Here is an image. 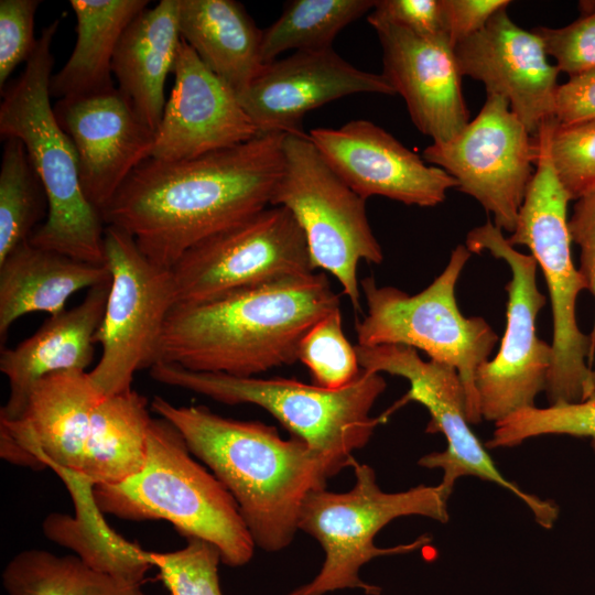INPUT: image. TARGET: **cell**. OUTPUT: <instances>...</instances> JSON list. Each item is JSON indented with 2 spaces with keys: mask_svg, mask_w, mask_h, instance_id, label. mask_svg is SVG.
<instances>
[{
  "mask_svg": "<svg viewBox=\"0 0 595 595\" xmlns=\"http://www.w3.org/2000/svg\"><path fill=\"white\" fill-rule=\"evenodd\" d=\"M284 133L182 161L149 158L102 213L152 262L171 269L202 240L270 206L283 165Z\"/></svg>",
  "mask_w": 595,
  "mask_h": 595,
  "instance_id": "6da1fadb",
  "label": "cell"
},
{
  "mask_svg": "<svg viewBox=\"0 0 595 595\" xmlns=\"http://www.w3.org/2000/svg\"><path fill=\"white\" fill-rule=\"evenodd\" d=\"M151 415L136 390L108 396L88 371H65L32 387L23 414L0 421V455L11 464L52 468L72 496L119 483L143 464Z\"/></svg>",
  "mask_w": 595,
  "mask_h": 595,
  "instance_id": "7a4b0ae2",
  "label": "cell"
},
{
  "mask_svg": "<svg viewBox=\"0 0 595 595\" xmlns=\"http://www.w3.org/2000/svg\"><path fill=\"white\" fill-rule=\"evenodd\" d=\"M340 307L325 273L283 278L198 303H177L165 322L159 361L256 377L292 365L306 332Z\"/></svg>",
  "mask_w": 595,
  "mask_h": 595,
  "instance_id": "3957f363",
  "label": "cell"
},
{
  "mask_svg": "<svg viewBox=\"0 0 595 595\" xmlns=\"http://www.w3.org/2000/svg\"><path fill=\"white\" fill-rule=\"evenodd\" d=\"M151 410L173 424L235 499L264 551L290 545L307 495L326 488L325 461L302 440H284L272 425L224 418L203 405L178 407L154 397Z\"/></svg>",
  "mask_w": 595,
  "mask_h": 595,
  "instance_id": "277c9868",
  "label": "cell"
},
{
  "mask_svg": "<svg viewBox=\"0 0 595 595\" xmlns=\"http://www.w3.org/2000/svg\"><path fill=\"white\" fill-rule=\"evenodd\" d=\"M60 23L57 18L42 30L23 72L2 91L0 134L24 144L46 193L47 216L29 241L79 261L106 266V225L84 195L75 148L50 99L52 43Z\"/></svg>",
  "mask_w": 595,
  "mask_h": 595,
  "instance_id": "5b68a950",
  "label": "cell"
},
{
  "mask_svg": "<svg viewBox=\"0 0 595 595\" xmlns=\"http://www.w3.org/2000/svg\"><path fill=\"white\" fill-rule=\"evenodd\" d=\"M93 499L102 515L166 520L186 539L216 547L228 566H242L253 555L256 544L235 499L163 418L151 419L142 466L119 483L95 486Z\"/></svg>",
  "mask_w": 595,
  "mask_h": 595,
  "instance_id": "8992f818",
  "label": "cell"
},
{
  "mask_svg": "<svg viewBox=\"0 0 595 595\" xmlns=\"http://www.w3.org/2000/svg\"><path fill=\"white\" fill-rule=\"evenodd\" d=\"M153 380L182 388L225 404L250 403L274 416L292 436L305 442L326 463L331 477L353 465L381 416L370 411L385 391L381 374L361 368L358 377L340 389H326L295 379L236 377L185 369L167 363L150 368Z\"/></svg>",
  "mask_w": 595,
  "mask_h": 595,
  "instance_id": "52a82bcc",
  "label": "cell"
},
{
  "mask_svg": "<svg viewBox=\"0 0 595 595\" xmlns=\"http://www.w3.org/2000/svg\"><path fill=\"white\" fill-rule=\"evenodd\" d=\"M355 484L348 491L314 490L305 498L299 530L322 547L325 559L317 575L286 595H325L345 588H358L378 595V586L364 582L360 569L375 558L416 551L431 542L428 536L391 548L374 543L377 533L392 520L422 516L447 522L451 494L441 483L418 485L408 490L386 493L377 484L376 473L356 459L351 465Z\"/></svg>",
  "mask_w": 595,
  "mask_h": 595,
  "instance_id": "ba28073f",
  "label": "cell"
},
{
  "mask_svg": "<svg viewBox=\"0 0 595 595\" xmlns=\"http://www.w3.org/2000/svg\"><path fill=\"white\" fill-rule=\"evenodd\" d=\"M550 123L536 136L538 156L510 245L526 246L544 275L552 310V365L547 396L550 404L578 402L595 392L591 338L576 321V300L585 281L571 253L567 204L549 154Z\"/></svg>",
  "mask_w": 595,
  "mask_h": 595,
  "instance_id": "9c48e42d",
  "label": "cell"
},
{
  "mask_svg": "<svg viewBox=\"0 0 595 595\" xmlns=\"http://www.w3.org/2000/svg\"><path fill=\"white\" fill-rule=\"evenodd\" d=\"M472 252L458 245L440 275L416 294L380 286L372 277L360 281L367 313L355 325L359 346L403 345L430 360L453 367L463 383L470 424L482 421L475 377L489 359L498 336L480 316L459 311L455 286Z\"/></svg>",
  "mask_w": 595,
  "mask_h": 595,
  "instance_id": "30bf717a",
  "label": "cell"
},
{
  "mask_svg": "<svg viewBox=\"0 0 595 595\" xmlns=\"http://www.w3.org/2000/svg\"><path fill=\"white\" fill-rule=\"evenodd\" d=\"M282 154L270 206L292 214L305 236L313 270L333 274L351 306L360 311L358 264L383 259L366 199L337 175L304 131L284 133Z\"/></svg>",
  "mask_w": 595,
  "mask_h": 595,
  "instance_id": "8fae6325",
  "label": "cell"
},
{
  "mask_svg": "<svg viewBox=\"0 0 595 595\" xmlns=\"http://www.w3.org/2000/svg\"><path fill=\"white\" fill-rule=\"evenodd\" d=\"M104 244L111 283L96 334L101 356L88 374L102 393L112 396L130 391L134 374L159 361L177 293L172 270L148 259L128 232L106 226Z\"/></svg>",
  "mask_w": 595,
  "mask_h": 595,
  "instance_id": "7c38bea8",
  "label": "cell"
},
{
  "mask_svg": "<svg viewBox=\"0 0 595 595\" xmlns=\"http://www.w3.org/2000/svg\"><path fill=\"white\" fill-rule=\"evenodd\" d=\"M356 349L363 369L402 377L410 385L408 392L381 414L385 421L398 408L415 401L424 405L431 416L426 431L444 435L445 450L422 456L418 462L420 466L441 469L443 476L440 483L450 493L456 480L465 476L494 483L521 499L542 528L551 529L554 526L560 512L559 506L553 500L522 490L507 479L470 430L465 390L453 367L423 360L418 350L403 345H356Z\"/></svg>",
  "mask_w": 595,
  "mask_h": 595,
  "instance_id": "4fadbf2b",
  "label": "cell"
},
{
  "mask_svg": "<svg viewBox=\"0 0 595 595\" xmlns=\"http://www.w3.org/2000/svg\"><path fill=\"white\" fill-rule=\"evenodd\" d=\"M465 246L470 252L488 251L504 260L511 274L505 286L507 323L501 345L475 377L482 420L495 424L522 409L536 407V398L547 390L552 347L537 333V317L547 299L538 288L536 259L515 249L495 224L487 221L473 228Z\"/></svg>",
  "mask_w": 595,
  "mask_h": 595,
  "instance_id": "5bb4252c",
  "label": "cell"
},
{
  "mask_svg": "<svg viewBox=\"0 0 595 595\" xmlns=\"http://www.w3.org/2000/svg\"><path fill=\"white\" fill-rule=\"evenodd\" d=\"M171 270L182 304L314 272L303 230L281 206H269L202 240Z\"/></svg>",
  "mask_w": 595,
  "mask_h": 595,
  "instance_id": "9a60e30c",
  "label": "cell"
},
{
  "mask_svg": "<svg viewBox=\"0 0 595 595\" xmlns=\"http://www.w3.org/2000/svg\"><path fill=\"white\" fill-rule=\"evenodd\" d=\"M538 142L506 98L487 94L477 117L452 140L433 142L422 158L448 173L479 202L494 224L512 234L534 173Z\"/></svg>",
  "mask_w": 595,
  "mask_h": 595,
  "instance_id": "2e32d148",
  "label": "cell"
},
{
  "mask_svg": "<svg viewBox=\"0 0 595 595\" xmlns=\"http://www.w3.org/2000/svg\"><path fill=\"white\" fill-rule=\"evenodd\" d=\"M309 137L337 175L360 197L385 196L405 205L441 204L457 182L392 134L366 119L314 128Z\"/></svg>",
  "mask_w": 595,
  "mask_h": 595,
  "instance_id": "e0dca14e",
  "label": "cell"
},
{
  "mask_svg": "<svg viewBox=\"0 0 595 595\" xmlns=\"http://www.w3.org/2000/svg\"><path fill=\"white\" fill-rule=\"evenodd\" d=\"M54 111L75 148L84 195L102 216L130 174L151 158L155 132L116 87L60 99Z\"/></svg>",
  "mask_w": 595,
  "mask_h": 595,
  "instance_id": "ac0fdd59",
  "label": "cell"
},
{
  "mask_svg": "<svg viewBox=\"0 0 595 595\" xmlns=\"http://www.w3.org/2000/svg\"><path fill=\"white\" fill-rule=\"evenodd\" d=\"M355 94L396 93L382 74L359 69L329 47L266 64L238 98L260 133H292L303 131L307 112Z\"/></svg>",
  "mask_w": 595,
  "mask_h": 595,
  "instance_id": "d6986e66",
  "label": "cell"
},
{
  "mask_svg": "<svg viewBox=\"0 0 595 595\" xmlns=\"http://www.w3.org/2000/svg\"><path fill=\"white\" fill-rule=\"evenodd\" d=\"M462 76L507 99L531 136L554 118L559 68L548 61L542 40L498 11L477 33L454 47Z\"/></svg>",
  "mask_w": 595,
  "mask_h": 595,
  "instance_id": "ffe728a7",
  "label": "cell"
},
{
  "mask_svg": "<svg viewBox=\"0 0 595 595\" xmlns=\"http://www.w3.org/2000/svg\"><path fill=\"white\" fill-rule=\"evenodd\" d=\"M173 74L174 87L155 132L151 158L190 160L260 134L237 93L183 39Z\"/></svg>",
  "mask_w": 595,
  "mask_h": 595,
  "instance_id": "44dd1931",
  "label": "cell"
},
{
  "mask_svg": "<svg viewBox=\"0 0 595 595\" xmlns=\"http://www.w3.org/2000/svg\"><path fill=\"white\" fill-rule=\"evenodd\" d=\"M382 51V75L405 101L412 122L433 142L455 138L469 122L454 48L410 31L368 20Z\"/></svg>",
  "mask_w": 595,
  "mask_h": 595,
  "instance_id": "7402d4cb",
  "label": "cell"
},
{
  "mask_svg": "<svg viewBox=\"0 0 595 595\" xmlns=\"http://www.w3.org/2000/svg\"><path fill=\"white\" fill-rule=\"evenodd\" d=\"M110 283L111 279L88 289L78 305L50 315L33 335L12 348H2L0 370L8 378L10 392L0 421L21 418L28 396L40 379L58 372L86 371L94 359Z\"/></svg>",
  "mask_w": 595,
  "mask_h": 595,
  "instance_id": "603a6c76",
  "label": "cell"
},
{
  "mask_svg": "<svg viewBox=\"0 0 595 595\" xmlns=\"http://www.w3.org/2000/svg\"><path fill=\"white\" fill-rule=\"evenodd\" d=\"M181 41L178 0H161L132 20L113 55L118 89L154 132L162 120L165 80L173 72Z\"/></svg>",
  "mask_w": 595,
  "mask_h": 595,
  "instance_id": "cb8c5ba5",
  "label": "cell"
},
{
  "mask_svg": "<svg viewBox=\"0 0 595 595\" xmlns=\"http://www.w3.org/2000/svg\"><path fill=\"white\" fill-rule=\"evenodd\" d=\"M106 266H96L68 256L20 244L0 262V337L21 316L65 311L69 298L83 289L109 281Z\"/></svg>",
  "mask_w": 595,
  "mask_h": 595,
  "instance_id": "d4e9b609",
  "label": "cell"
},
{
  "mask_svg": "<svg viewBox=\"0 0 595 595\" xmlns=\"http://www.w3.org/2000/svg\"><path fill=\"white\" fill-rule=\"evenodd\" d=\"M181 37L237 95L259 75L262 31L234 0H178Z\"/></svg>",
  "mask_w": 595,
  "mask_h": 595,
  "instance_id": "484cf974",
  "label": "cell"
},
{
  "mask_svg": "<svg viewBox=\"0 0 595 595\" xmlns=\"http://www.w3.org/2000/svg\"><path fill=\"white\" fill-rule=\"evenodd\" d=\"M76 17V43L67 62L52 76L51 96L72 99L115 88L112 60L132 20L147 0H71Z\"/></svg>",
  "mask_w": 595,
  "mask_h": 595,
  "instance_id": "4316f807",
  "label": "cell"
},
{
  "mask_svg": "<svg viewBox=\"0 0 595 595\" xmlns=\"http://www.w3.org/2000/svg\"><path fill=\"white\" fill-rule=\"evenodd\" d=\"M2 585L8 595H147L139 583L78 555L36 549L19 552L8 562Z\"/></svg>",
  "mask_w": 595,
  "mask_h": 595,
  "instance_id": "83f0119b",
  "label": "cell"
},
{
  "mask_svg": "<svg viewBox=\"0 0 595 595\" xmlns=\"http://www.w3.org/2000/svg\"><path fill=\"white\" fill-rule=\"evenodd\" d=\"M372 0H293L282 14L262 31L263 64L294 50L317 51L332 47L336 35L348 24L369 13Z\"/></svg>",
  "mask_w": 595,
  "mask_h": 595,
  "instance_id": "f1b7e54d",
  "label": "cell"
},
{
  "mask_svg": "<svg viewBox=\"0 0 595 595\" xmlns=\"http://www.w3.org/2000/svg\"><path fill=\"white\" fill-rule=\"evenodd\" d=\"M47 210L44 186L24 144L17 138L4 139L0 169V262L29 240Z\"/></svg>",
  "mask_w": 595,
  "mask_h": 595,
  "instance_id": "f546056e",
  "label": "cell"
},
{
  "mask_svg": "<svg viewBox=\"0 0 595 595\" xmlns=\"http://www.w3.org/2000/svg\"><path fill=\"white\" fill-rule=\"evenodd\" d=\"M542 435L585 437L595 453V392L578 402L522 409L495 423L487 448L513 447Z\"/></svg>",
  "mask_w": 595,
  "mask_h": 595,
  "instance_id": "4dcf8cb0",
  "label": "cell"
},
{
  "mask_svg": "<svg viewBox=\"0 0 595 595\" xmlns=\"http://www.w3.org/2000/svg\"><path fill=\"white\" fill-rule=\"evenodd\" d=\"M300 360L310 371L313 383L340 389L360 374L356 346L346 338L340 307L316 322L303 336L298 349Z\"/></svg>",
  "mask_w": 595,
  "mask_h": 595,
  "instance_id": "1f68e13d",
  "label": "cell"
},
{
  "mask_svg": "<svg viewBox=\"0 0 595 595\" xmlns=\"http://www.w3.org/2000/svg\"><path fill=\"white\" fill-rule=\"evenodd\" d=\"M549 154L571 201L595 191V119L564 125L553 118Z\"/></svg>",
  "mask_w": 595,
  "mask_h": 595,
  "instance_id": "d6a6232c",
  "label": "cell"
},
{
  "mask_svg": "<svg viewBox=\"0 0 595 595\" xmlns=\"http://www.w3.org/2000/svg\"><path fill=\"white\" fill-rule=\"evenodd\" d=\"M186 541L177 551L148 553L171 595H223L218 577L221 559L217 548L196 538Z\"/></svg>",
  "mask_w": 595,
  "mask_h": 595,
  "instance_id": "836d02e7",
  "label": "cell"
},
{
  "mask_svg": "<svg viewBox=\"0 0 595 595\" xmlns=\"http://www.w3.org/2000/svg\"><path fill=\"white\" fill-rule=\"evenodd\" d=\"M581 17L563 28H537L547 54L570 77L595 69V1L580 3Z\"/></svg>",
  "mask_w": 595,
  "mask_h": 595,
  "instance_id": "e575fe53",
  "label": "cell"
},
{
  "mask_svg": "<svg viewBox=\"0 0 595 595\" xmlns=\"http://www.w3.org/2000/svg\"><path fill=\"white\" fill-rule=\"evenodd\" d=\"M41 1H0V88L22 62H28L37 39L34 37V18Z\"/></svg>",
  "mask_w": 595,
  "mask_h": 595,
  "instance_id": "d590c367",
  "label": "cell"
},
{
  "mask_svg": "<svg viewBox=\"0 0 595 595\" xmlns=\"http://www.w3.org/2000/svg\"><path fill=\"white\" fill-rule=\"evenodd\" d=\"M367 20L389 22L422 39L451 45L442 0H379Z\"/></svg>",
  "mask_w": 595,
  "mask_h": 595,
  "instance_id": "8d00e7d4",
  "label": "cell"
},
{
  "mask_svg": "<svg viewBox=\"0 0 595 595\" xmlns=\"http://www.w3.org/2000/svg\"><path fill=\"white\" fill-rule=\"evenodd\" d=\"M572 242L580 248V268L586 290L595 298V191L575 202L572 217L569 219ZM592 351L595 355V320L588 335Z\"/></svg>",
  "mask_w": 595,
  "mask_h": 595,
  "instance_id": "74e56055",
  "label": "cell"
},
{
  "mask_svg": "<svg viewBox=\"0 0 595 595\" xmlns=\"http://www.w3.org/2000/svg\"><path fill=\"white\" fill-rule=\"evenodd\" d=\"M446 31L451 45L480 31L500 10L506 9L508 0H442Z\"/></svg>",
  "mask_w": 595,
  "mask_h": 595,
  "instance_id": "f35d334b",
  "label": "cell"
},
{
  "mask_svg": "<svg viewBox=\"0 0 595 595\" xmlns=\"http://www.w3.org/2000/svg\"><path fill=\"white\" fill-rule=\"evenodd\" d=\"M554 119L564 125L595 119V69L571 76L559 85Z\"/></svg>",
  "mask_w": 595,
  "mask_h": 595,
  "instance_id": "ab89813d",
  "label": "cell"
}]
</instances>
